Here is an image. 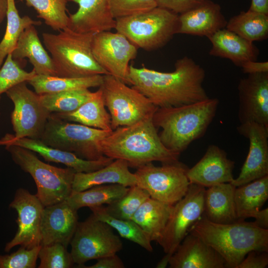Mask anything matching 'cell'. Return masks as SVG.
<instances>
[{
	"label": "cell",
	"instance_id": "8fae6325",
	"mask_svg": "<svg viewBox=\"0 0 268 268\" xmlns=\"http://www.w3.org/2000/svg\"><path fill=\"white\" fill-rule=\"evenodd\" d=\"M189 168L179 161L161 166L152 162L137 168L136 185L146 190L150 197L174 205L186 194L190 183L187 176Z\"/></svg>",
	"mask_w": 268,
	"mask_h": 268
},
{
	"label": "cell",
	"instance_id": "603a6c76",
	"mask_svg": "<svg viewBox=\"0 0 268 268\" xmlns=\"http://www.w3.org/2000/svg\"><path fill=\"white\" fill-rule=\"evenodd\" d=\"M227 21L219 5L204 0L197 7L179 14L177 34L206 36L226 27Z\"/></svg>",
	"mask_w": 268,
	"mask_h": 268
},
{
	"label": "cell",
	"instance_id": "681fc988",
	"mask_svg": "<svg viewBox=\"0 0 268 268\" xmlns=\"http://www.w3.org/2000/svg\"><path fill=\"white\" fill-rule=\"evenodd\" d=\"M7 0H0V24L6 17Z\"/></svg>",
	"mask_w": 268,
	"mask_h": 268
},
{
	"label": "cell",
	"instance_id": "3957f363",
	"mask_svg": "<svg viewBox=\"0 0 268 268\" xmlns=\"http://www.w3.org/2000/svg\"><path fill=\"white\" fill-rule=\"evenodd\" d=\"M219 100L208 98L199 102L158 107L152 120L161 128L159 136L164 146L180 155L194 141L203 136L216 115Z\"/></svg>",
	"mask_w": 268,
	"mask_h": 268
},
{
	"label": "cell",
	"instance_id": "8992f818",
	"mask_svg": "<svg viewBox=\"0 0 268 268\" xmlns=\"http://www.w3.org/2000/svg\"><path fill=\"white\" fill-rule=\"evenodd\" d=\"M115 20L117 32L137 48L148 51L164 46L177 34L179 27V14L158 6Z\"/></svg>",
	"mask_w": 268,
	"mask_h": 268
},
{
	"label": "cell",
	"instance_id": "6da1fadb",
	"mask_svg": "<svg viewBox=\"0 0 268 268\" xmlns=\"http://www.w3.org/2000/svg\"><path fill=\"white\" fill-rule=\"evenodd\" d=\"M205 75L203 68L187 56L176 62L172 72L132 65L129 72L132 87L157 107L179 106L208 98L203 86Z\"/></svg>",
	"mask_w": 268,
	"mask_h": 268
},
{
	"label": "cell",
	"instance_id": "f1b7e54d",
	"mask_svg": "<svg viewBox=\"0 0 268 268\" xmlns=\"http://www.w3.org/2000/svg\"><path fill=\"white\" fill-rule=\"evenodd\" d=\"M173 205L149 197L141 204L131 220L148 235L151 242H157L165 228Z\"/></svg>",
	"mask_w": 268,
	"mask_h": 268
},
{
	"label": "cell",
	"instance_id": "f35d334b",
	"mask_svg": "<svg viewBox=\"0 0 268 268\" xmlns=\"http://www.w3.org/2000/svg\"><path fill=\"white\" fill-rule=\"evenodd\" d=\"M36 75L33 69L28 72L14 60L9 54L0 68V95L8 89L22 82H27Z\"/></svg>",
	"mask_w": 268,
	"mask_h": 268
},
{
	"label": "cell",
	"instance_id": "30bf717a",
	"mask_svg": "<svg viewBox=\"0 0 268 268\" xmlns=\"http://www.w3.org/2000/svg\"><path fill=\"white\" fill-rule=\"evenodd\" d=\"M205 190L203 186L190 184L184 197L173 205L165 228L156 242L165 253L156 268L167 267L170 257L188 234L190 227L203 213Z\"/></svg>",
	"mask_w": 268,
	"mask_h": 268
},
{
	"label": "cell",
	"instance_id": "bcb514c9",
	"mask_svg": "<svg viewBox=\"0 0 268 268\" xmlns=\"http://www.w3.org/2000/svg\"><path fill=\"white\" fill-rule=\"evenodd\" d=\"M243 72L249 74L268 72V62L248 61L241 67Z\"/></svg>",
	"mask_w": 268,
	"mask_h": 268
},
{
	"label": "cell",
	"instance_id": "e575fe53",
	"mask_svg": "<svg viewBox=\"0 0 268 268\" xmlns=\"http://www.w3.org/2000/svg\"><path fill=\"white\" fill-rule=\"evenodd\" d=\"M92 214L117 231L120 236L139 245L148 252H152L148 235L133 220L116 218L109 215L103 205L89 208Z\"/></svg>",
	"mask_w": 268,
	"mask_h": 268
},
{
	"label": "cell",
	"instance_id": "60d3db41",
	"mask_svg": "<svg viewBox=\"0 0 268 268\" xmlns=\"http://www.w3.org/2000/svg\"><path fill=\"white\" fill-rule=\"evenodd\" d=\"M41 247L28 249L21 246L10 254L0 255V268H35Z\"/></svg>",
	"mask_w": 268,
	"mask_h": 268
},
{
	"label": "cell",
	"instance_id": "9a60e30c",
	"mask_svg": "<svg viewBox=\"0 0 268 268\" xmlns=\"http://www.w3.org/2000/svg\"><path fill=\"white\" fill-rule=\"evenodd\" d=\"M9 207L17 213L18 229L13 239L5 245L4 251L8 252L18 245L28 249L41 245V222L44 206L36 195L19 188Z\"/></svg>",
	"mask_w": 268,
	"mask_h": 268
},
{
	"label": "cell",
	"instance_id": "484cf974",
	"mask_svg": "<svg viewBox=\"0 0 268 268\" xmlns=\"http://www.w3.org/2000/svg\"><path fill=\"white\" fill-rule=\"evenodd\" d=\"M35 26H28L22 33L12 57L21 66V61L28 58L36 74L56 76L53 60L43 46Z\"/></svg>",
	"mask_w": 268,
	"mask_h": 268
},
{
	"label": "cell",
	"instance_id": "7dc6e473",
	"mask_svg": "<svg viewBox=\"0 0 268 268\" xmlns=\"http://www.w3.org/2000/svg\"><path fill=\"white\" fill-rule=\"evenodd\" d=\"M255 219L254 221L259 227L268 229V208L260 209L253 216Z\"/></svg>",
	"mask_w": 268,
	"mask_h": 268
},
{
	"label": "cell",
	"instance_id": "d590c367",
	"mask_svg": "<svg viewBox=\"0 0 268 268\" xmlns=\"http://www.w3.org/2000/svg\"><path fill=\"white\" fill-rule=\"evenodd\" d=\"M89 89L46 93L40 95L43 106L51 113L75 111L93 95Z\"/></svg>",
	"mask_w": 268,
	"mask_h": 268
},
{
	"label": "cell",
	"instance_id": "7a4b0ae2",
	"mask_svg": "<svg viewBox=\"0 0 268 268\" xmlns=\"http://www.w3.org/2000/svg\"><path fill=\"white\" fill-rule=\"evenodd\" d=\"M152 117L113 130L100 142L102 154L114 160H124L129 167L136 168L153 161L162 164L178 161L180 155L161 142Z\"/></svg>",
	"mask_w": 268,
	"mask_h": 268
},
{
	"label": "cell",
	"instance_id": "d6986e66",
	"mask_svg": "<svg viewBox=\"0 0 268 268\" xmlns=\"http://www.w3.org/2000/svg\"><path fill=\"white\" fill-rule=\"evenodd\" d=\"M235 162L229 159L226 152L219 146L209 145L202 157L191 168L187 176L190 184L204 187L225 183L234 180L233 170Z\"/></svg>",
	"mask_w": 268,
	"mask_h": 268
},
{
	"label": "cell",
	"instance_id": "44dd1931",
	"mask_svg": "<svg viewBox=\"0 0 268 268\" xmlns=\"http://www.w3.org/2000/svg\"><path fill=\"white\" fill-rule=\"evenodd\" d=\"M170 268H225L221 255L197 236L188 233L170 257Z\"/></svg>",
	"mask_w": 268,
	"mask_h": 268
},
{
	"label": "cell",
	"instance_id": "4dcf8cb0",
	"mask_svg": "<svg viewBox=\"0 0 268 268\" xmlns=\"http://www.w3.org/2000/svg\"><path fill=\"white\" fill-rule=\"evenodd\" d=\"M103 75H95L84 77L70 78L36 74L27 82L39 95L100 87Z\"/></svg>",
	"mask_w": 268,
	"mask_h": 268
},
{
	"label": "cell",
	"instance_id": "74e56055",
	"mask_svg": "<svg viewBox=\"0 0 268 268\" xmlns=\"http://www.w3.org/2000/svg\"><path fill=\"white\" fill-rule=\"evenodd\" d=\"M149 197L146 190L135 185L130 187L128 191L122 197L104 207L111 216L129 220L141 204Z\"/></svg>",
	"mask_w": 268,
	"mask_h": 268
},
{
	"label": "cell",
	"instance_id": "4316f807",
	"mask_svg": "<svg viewBox=\"0 0 268 268\" xmlns=\"http://www.w3.org/2000/svg\"><path fill=\"white\" fill-rule=\"evenodd\" d=\"M236 188L231 183H225L205 190L203 214L208 220L222 224L238 220L234 201Z\"/></svg>",
	"mask_w": 268,
	"mask_h": 268
},
{
	"label": "cell",
	"instance_id": "e0dca14e",
	"mask_svg": "<svg viewBox=\"0 0 268 268\" xmlns=\"http://www.w3.org/2000/svg\"><path fill=\"white\" fill-rule=\"evenodd\" d=\"M240 124L255 122L268 127V72L249 74L238 85Z\"/></svg>",
	"mask_w": 268,
	"mask_h": 268
},
{
	"label": "cell",
	"instance_id": "d6a6232c",
	"mask_svg": "<svg viewBox=\"0 0 268 268\" xmlns=\"http://www.w3.org/2000/svg\"><path fill=\"white\" fill-rule=\"evenodd\" d=\"M225 28L254 42L267 39L268 15L248 10L241 11L227 21Z\"/></svg>",
	"mask_w": 268,
	"mask_h": 268
},
{
	"label": "cell",
	"instance_id": "83f0119b",
	"mask_svg": "<svg viewBox=\"0 0 268 268\" xmlns=\"http://www.w3.org/2000/svg\"><path fill=\"white\" fill-rule=\"evenodd\" d=\"M53 116L65 121L78 123L104 131H113L111 117L105 109L100 87L93 93L91 97L74 111L52 113Z\"/></svg>",
	"mask_w": 268,
	"mask_h": 268
},
{
	"label": "cell",
	"instance_id": "f6af8a7d",
	"mask_svg": "<svg viewBox=\"0 0 268 268\" xmlns=\"http://www.w3.org/2000/svg\"><path fill=\"white\" fill-rule=\"evenodd\" d=\"M93 265L82 267L85 268H124L125 265L117 254L105 256L97 260Z\"/></svg>",
	"mask_w": 268,
	"mask_h": 268
},
{
	"label": "cell",
	"instance_id": "ffe728a7",
	"mask_svg": "<svg viewBox=\"0 0 268 268\" xmlns=\"http://www.w3.org/2000/svg\"><path fill=\"white\" fill-rule=\"evenodd\" d=\"M77 210L65 201L43 209L41 222V245L59 243L67 248L77 224Z\"/></svg>",
	"mask_w": 268,
	"mask_h": 268
},
{
	"label": "cell",
	"instance_id": "277c9868",
	"mask_svg": "<svg viewBox=\"0 0 268 268\" xmlns=\"http://www.w3.org/2000/svg\"><path fill=\"white\" fill-rule=\"evenodd\" d=\"M188 233L197 236L216 251L225 260L227 268H237L251 251L268 252V229L259 227L254 222L243 220L217 223L203 213Z\"/></svg>",
	"mask_w": 268,
	"mask_h": 268
},
{
	"label": "cell",
	"instance_id": "b9f144b4",
	"mask_svg": "<svg viewBox=\"0 0 268 268\" xmlns=\"http://www.w3.org/2000/svg\"><path fill=\"white\" fill-rule=\"evenodd\" d=\"M115 19L152 9L157 6L156 0H108Z\"/></svg>",
	"mask_w": 268,
	"mask_h": 268
},
{
	"label": "cell",
	"instance_id": "836d02e7",
	"mask_svg": "<svg viewBox=\"0 0 268 268\" xmlns=\"http://www.w3.org/2000/svg\"><path fill=\"white\" fill-rule=\"evenodd\" d=\"M7 25L4 35L0 42V68L6 56L12 52L23 31L31 25H40V20H33L28 15L21 17L15 0H7Z\"/></svg>",
	"mask_w": 268,
	"mask_h": 268
},
{
	"label": "cell",
	"instance_id": "2e32d148",
	"mask_svg": "<svg viewBox=\"0 0 268 268\" xmlns=\"http://www.w3.org/2000/svg\"><path fill=\"white\" fill-rule=\"evenodd\" d=\"M237 131L249 140V148L239 176L231 183L236 187L268 175V127L246 122L240 124Z\"/></svg>",
	"mask_w": 268,
	"mask_h": 268
},
{
	"label": "cell",
	"instance_id": "7402d4cb",
	"mask_svg": "<svg viewBox=\"0 0 268 268\" xmlns=\"http://www.w3.org/2000/svg\"><path fill=\"white\" fill-rule=\"evenodd\" d=\"M78 5L77 11L70 14L67 27L81 33L95 34L115 29L108 0H70Z\"/></svg>",
	"mask_w": 268,
	"mask_h": 268
},
{
	"label": "cell",
	"instance_id": "52a82bcc",
	"mask_svg": "<svg viewBox=\"0 0 268 268\" xmlns=\"http://www.w3.org/2000/svg\"><path fill=\"white\" fill-rule=\"evenodd\" d=\"M13 161L34 180L37 198L45 206L66 201L72 189L76 172L72 168H59L40 160L34 152L13 145H5Z\"/></svg>",
	"mask_w": 268,
	"mask_h": 268
},
{
	"label": "cell",
	"instance_id": "4fadbf2b",
	"mask_svg": "<svg viewBox=\"0 0 268 268\" xmlns=\"http://www.w3.org/2000/svg\"><path fill=\"white\" fill-rule=\"evenodd\" d=\"M26 83H20L5 92L14 105L11 114L13 135L18 138L39 139L51 113L42 104L40 95L30 90Z\"/></svg>",
	"mask_w": 268,
	"mask_h": 268
},
{
	"label": "cell",
	"instance_id": "ac0fdd59",
	"mask_svg": "<svg viewBox=\"0 0 268 268\" xmlns=\"http://www.w3.org/2000/svg\"><path fill=\"white\" fill-rule=\"evenodd\" d=\"M0 145H13L27 148L39 154L45 161L63 164L76 172L94 171L107 166L114 160L106 156L97 160H85L72 152L49 146L39 139L18 138L9 134H6L0 139Z\"/></svg>",
	"mask_w": 268,
	"mask_h": 268
},
{
	"label": "cell",
	"instance_id": "ab89813d",
	"mask_svg": "<svg viewBox=\"0 0 268 268\" xmlns=\"http://www.w3.org/2000/svg\"><path fill=\"white\" fill-rule=\"evenodd\" d=\"M59 243L41 245L38 254L39 268H69L73 263L70 253Z\"/></svg>",
	"mask_w": 268,
	"mask_h": 268
},
{
	"label": "cell",
	"instance_id": "7bdbcfd3",
	"mask_svg": "<svg viewBox=\"0 0 268 268\" xmlns=\"http://www.w3.org/2000/svg\"><path fill=\"white\" fill-rule=\"evenodd\" d=\"M204 0H156L158 7L180 14L201 4Z\"/></svg>",
	"mask_w": 268,
	"mask_h": 268
},
{
	"label": "cell",
	"instance_id": "f546056e",
	"mask_svg": "<svg viewBox=\"0 0 268 268\" xmlns=\"http://www.w3.org/2000/svg\"><path fill=\"white\" fill-rule=\"evenodd\" d=\"M268 199V175L236 187L234 193L238 220L253 217Z\"/></svg>",
	"mask_w": 268,
	"mask_h": 268
},
{
	"label": "cell",
	"instance_id": "8d00e7d4",
	"mask_svg": "<svg viewBox=\"0 0 268 268\" xmlns=\"http://www.w3.org/2000/svg\"><path fill=\"white\" fill-rule=\"evenodd\" d=\"M25 1L38 13L37 17L53 30L60 31L67 27L69 16L67 14V0H19Z\"/></svg>",
	"mask_w": 268,
	"mask_h": 268
},
{
	"label": "cell",
	"instance_id": "5bb4252c",
	"mask_svg": "<svg viewBox=\"0 0 268 268\" xmlns=\"http://www.w3.org/2000/svg\"><path fill=\"white\" fill-rule=\"evenodd\" d=\"M91 49L101 67L123 82L131 84L129 63L135 58L138 48L124 35L110 31L93 34Z\"/></svg>",
	"mask_w": 268,
	"mask_h": 268
},
{
	"label": "cell",
	"instance_id": "5b68a950",
	"mask_svg": "<svg viewBox=\"0 0 268 268\" xmlns=\"http://www.w3.org/2000/svg\"><path fill=\"white\" fill-rule=\"evenodd\" d=\"M93 35L78 33L68 27L57 34L43 33V43L51 55L56 76L78 78L109 74L93 57Z\"/></svg>",
	"mask_w": 268,
	"mask_h": 268
},
{
	"label": "cell",
	"instance_id": "c3c4849f",
	"mask_svg": "<svg viewBox=\"0 0 268 268\" xmlns=\"http://www.w3.org/2000/svg\"><path fill=\"white\" fill-rule=\"evenodd\" d=\"M249 9L268 15V0H252Z\"/></svg>",
	"mask_w": 268,
	"mask_h": 268
},
{
	"label": "cell",
	"instance_id": "1f68e13d",
	"mask_svg": "<svg viewBox=\"0 0 268 268\" xmlns=\"http://www.w3.org/2000/svg\"><path fill=\"white\" fill-rule=\"evenodd\" d=\"M129 188L120 184H111L94 186L82 191L72 190L66 201L76 210L83 207L108 205L124 196Z\"/></svg>",
	"mask_w": 268,
	"mask_h": 268
},
{
	"label": "cell",
	"instance_id": "7c38bea8",
	"mask_svg": "<svg viewBox=\"0 0 268 268\" xmlns=\"http://www.w3.org/2000/svg\"><path fill=\"white\" fill-rule=\"evenodd\" d=\"M113 229L92 214L84 221L78 222L70 243L73 263L81 268L88 261L120 251L123 243Z\"/></svg>",
	"mask_w": 268,
	"mask_h": 268
},
{
	"label": "cell",
	"instance_id": "d4e9b609",
	"mask_svg": "<svg viewBox=\"0 0 268 268\" xmlns=\"http://www.w3.org/2000/svg\"><path fill=\"white\" fill-rule=\"evenodd\" d=\"M124 160L114 159L107 166L91 172H76L72 184L75 191H82L94 186L106 184H118L130 187L135 185L134 173L129 169Z\"/></svg>",
	"mask_w": 268,
	"mask_h": 268
},
{
	"label": "cell",
	"instance_id": "f907efd6",
	"mask_svg": "<svg viewBox=\"0 0 268 268\" xmlns=\"http://www.w3.org/2000/svg\"></svg>",
	"mask_w": 268,
	"mask_h": 268
},
{
	"label": "cell",
	"instance_id": "ee69618b",
	"mask_svg": "<svg viewBox=\"0 0 268 268\" xmlns=\"http://www.w3.org/2000/svg\"><path fill=\"white\" fill-rule=\"evenodd\" d=\"M268 266V252L253 250L246 255L237 268H265Z\"/></svg>",
	"mask_w": 268,
	"mask_h": 268
},
{
	"label": "cell",
	"instance_id": "ba28073f",
	"mask_svg": "<svg viewBox=\"0 0 268 268\" xmlns=\"http://www.w3.org/2000/svg\"><path fill=\"white\" fill-rule=\"evenodd\" d=\"M64 121L51 114L39 139L45 144L71 152L88 160L104 156L100 142L112 132Z\"/></svg>",
	"mask_w": 268,
	"mask_h": 268
},
{
	"label": "cell",
	"instance_id": "cb8c5ba5",
	"mask_svg": "<svg viewBox=\"0 0 268 268\" xmlns=\"http://www.w3.org/2000/svg\"><path fill=\"white\" fill-rule=\"evenodd\" d=\"M207 38L212 44L210 55L228 59L239 67L248 61H257L259 55V50L253 42L225 28Z\"/></svg>",
	"mask_w": 268,
	"mask_h": 268
},
{
	"label": "cell",
	"instance_id": "9c48e42d",
	"mask_svg": "<svg viewBox=\"0 0 268 268\" xmlns=\"http://www.w3.org/2000/svg\"><path fill=\"white\" fill-rule=\"evenodd\" d=\"M101 88L113 130L153 116L158 108L133 87L110 74L103 75Z\"/></svg>",
	"mask_w": 268,
	"mask_h": 268
}]
</instances>
